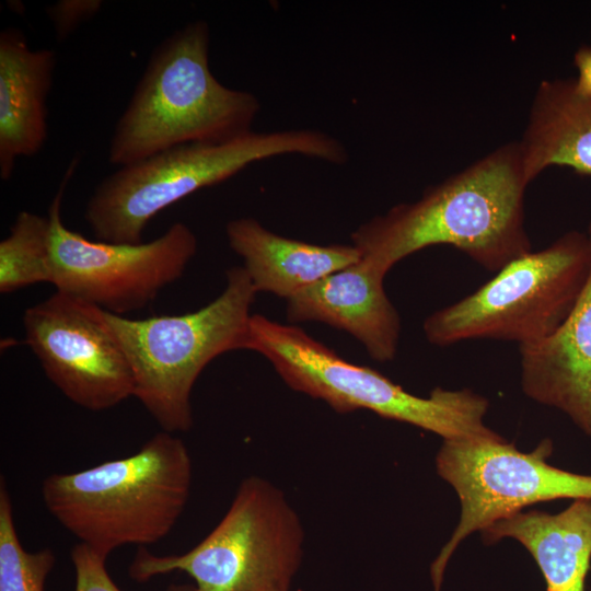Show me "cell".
Returning a JSON list of instances; mask_svg holds the SVG:
<instances>
[{"mask_svg": "<svg viewBox=\"0 0 591 591\" xmlns=\"http://www.w3.org/2000/svg\"><path fill=\"white\" fill-rule=\"evenodd\" d=\"M526 179L520 143L505 144L464 171L351 233L361 258L387 271L425 247L447 244L489 271L531 252L524 228Z\"/></svg>", "mask_w": 591, "mask_h": 591, "instance_id": "obj_1", "label": "cell"}, {"mask_svg": "<svg viewBox=\"0 0 591 591\" xmlns=\"http://www.w3.org/2000/svg\"><path fill=\"white\" fill-rule=\"evenodd\" d=\"M209 43L207 22L194 21L154 49L115 126L112 165H129L183 144L223 143L253 131L260 103L253 93L216 79Z\"/></svg>", "mask_w": 591, "mask_h": 591, "instance_id": "obj_2", "label": "cell"}, {"mask_svg": "<svg viewBox=\"0 0 591 591\" xmlns=\"http://www.w3.org/2000/svg\"><path fill=\"white\" fill-rule=\"evenodd\" d=\"M193 464L185 442L160 431L136 453L45 478L49 513L79 543L107 558L124 545H150L174 528L189 499Z\"/></svg>", "mask_w": 591, "mask_h": 591, "instance_id": "obj_3", "label": "cell"}, {"mask_svg": "<svg viewBox=\"0 0 591 591\" xmlns=\"http://www.w3.org/2000/svg\"><path fill=\"white\" fill-rule=\"evenodd\" d=\"M300 154L329 163L347 161L344 144L317 129L252 131L223 143L178 146L105 177L92 193L84 218L99 241L137 244L149 221L188 195L273 157Z\"/></svg>", "mask_w": 591, "mask_h": 591, "instance_id": "obj_4", "label": "cell"}, {"mask_svg": "<svg viewBox=\"0 0 591 591\" xmlns=\"http://www.w3.org/2000/svg\"><path fill=\"white\" fill-rule=\"evenodd\" d=\"M246 349L265 357L294 391L321 399L335 412L368 409L437 433L443 440L495 438L484 424L489 403L467 390L436 387L416 396L376 370L343 359L303 329L253 314Z\"/></svg>", "mask_w": 591, "mask_h": 591, "instance_id": "obj_5", "label": "cell"}, {"mask_svg": "<svg viewBox=\"0 0 591 591\" xmlns=\"http://www.w3.org/2000/svg\"><path fill=\"white\" fill-rule=\"evenodd\" d=\"M256 293L245 268L231 267L220 296L195 312L131 320L103 310L130 366L134 396L163 431H188L201 371L224 352L246 349Z\"/></svg>", "mask_w": 591, "mask_h": 591, "instance_id": "obj_6", "label": "cell"}, {"mask_svg": "<svg viewBox=\"0 0 591 591\" xmlns=\"http://www.w3.org/2000/svg\"><path fill=\"white\" fill-rule=\"evenodd\" d=\"M303 543L301 520L285 494L251 476L200 543L181 555L158 556L141 548L129 576L144 582L177 570L193 578L195 591H289Z\"/></svg>", "mask_w": 591, "mask_h": 591, "instance_id": "obj_7", "label": "cell"}, {"mask_svg": "<svg viewBox=\"0 0 591 591\" xmlns=\"http://www.w3.org/2000/svg\"><path fill=\"white\" fill-rule=\"evenodd\" d=\"M591 268L587 233L569 231L547 247L510 262L462 300L430 314L427 340L450 346L467 339L534 344L552 335L573 308Z\"/></svg>", "mask_w": 591, "mask_h": 591, "instance_id": "obj_8", "label": "cell"}, {"mask_svg": "<svg viewBox=\"0 0 591 591\" xmlns=\"http://www.w3.org/2000/svg\"><path fill=\"white\" fill-rule=\"evenodd\" d=\"M552 452L549 439L528 453L501 436L443 440L436 467L456 491L461 517L431 566L434 591H440L451 555L470 534L536 502L591 498V475L548 464Z\"/></svg>", "mask_w": 591, "mask_h": 591, "instance_id": "obj_9", "label": "cell"}, {"mask_svg": "<svg viewBox=\"0 0 591 591\" xmlns=\"http://www.w3.org/2000/svg\"><path fill=\"white\" fill-rule=\"evenodd\" d=\"M77 162L70 163L48 210L51 285L57 291L124 316L147 306L164 287L181 278L198 242L183 222L173 223L152 241L137 244L92 241L68 229L61 220V199Z\"/></svg>", "mask_w": 591, "mask_h": 591, "instance_id": "obj_10", "label": "cell"}, {"mask_svg": "<svg viewBox=\"0 0 591 591\" xmlns=\"http://www.w3.org/2000/svg\"><path fill=\"white\" fill-rule=\"evenodd\" d=\"M22 323L45 375L72 403L102 412L134 396L130 366L101 308L56 290Z\"/></svg>", "mask_w": 591, "mask_h": 591, "instance_id": "obj_11", "label": "cell"}, {"mask_svg": "<svg viewBox=\"0 0 591 591\" xmlns=\"http://www.w3.org/2000/svg\"><path fill=\"white\" fill-rule=\"evenodd\" d=\"M385 275L360 258L288 299L287 318L290 323L321 322L345 331L372 359L391 361L397 352L401 318L384 290Z\"/></svg>", "mask_w": 591, "mask_h": 591, "instance_id": "obj_12", "label": "cell"}, {"mask_svg": "<svg viewBox=\"0 0 591 591\" xmlns=\"http://www.w3.org/2000/svg\"><path fill=\"white\" fill-rule=\"evenodd\" d=\"M591 245V223L586 232ZM521 385L533 401L559 409L591 437V268L564 323L520 346Z\"/></svg>", "mask_w": 591, "mask_h": 591, "instance_id": "obj_13", "label": "cell"}, {"mask_svg": "<svg viewBox=\"0 0 591 591\" xmlns=\"http://www.w3.org/2000/svg\"><path fill=\"white\" fill-rule=\"evenodd\" d=\"M56 57L31 49L15 28L0 33V176L8 181L21 157H32L47 137L46 101Z\"/></svg>", "mask_w": 591, "mask_h": 591, "instance_id": "obj_14", "label": "cell"}, {"mask_svg": "<svg viewBox=\"0 0 591 591\" xmlns=\"http://www.w3.org/2000/svg\"><path fill=\"white\" fill-rule=\"evenodd\" d=\"M225 232L256 292L287 300L361 258L352 244L317 245L285 237L253 218L231 220Z\"/></svg>", "mask_w": 591, "mask_h": 591, "instance_id": "obj_15", "label": "cell"}, {"mask_svg": "<svg viewBox=\"0 0 591 591\" xmlns=\"http://www.w3.org/2000/svg\"><path fill=\"white\" fill-rule=\"evenodd\" d=\"M485 543L505 537L533 556L547 591H584L591 563V498L575 499L561 512L519 511L482 531Z\"/></svg>", "mask_w": 591, "mask_h": 591, "instance_id": "obj_16", "label": "cell"}, {"mask_svg": "<svg viewBox=\"0 0 591 591\" xmlns=\"http://www.w3.org/2000/svg\"><path fill=\"white\" fill-rule=\"evenodd\" d=\"M519 143L529 183L553 165L591 175V97L571 79L543 81Z\"/></svg>", "mask_w": 591, "mask_h": 591, "instance_id": "obj_17", "label": "cell"}, {"mask_svg": "<svg viewBox=\"0 0 591 591\" xmlns=\"http://www.w3.org/2000/svg\"><path fill=\"white\" fill-rule=\"evenodd\" d=\"M51 222L21 211L0 242V292L3 294L38 283L53 282Z\"/></svg>", "mask_w": 591, "mask_h": 591, "instance_id": "obj_18", "label": "cell"}, {"mask_svg": "<svg viewBox=\"0 0 591 591\" xmlns=\"http://www.w3.org/2000/svg\"><path fill=\"white\" fill-rule=\"evenodd\" d=\"M56 561L46 547L30 553L18 536L13 506L5 482L0 483V591H44Z\"/></svg>", "mask_w": 591, "mask_h": 591, "instance_id": "obj_19", "label": "cell"}, {"mask_svg": "<svg viewBox=\"0 0 591 591\" xmlns=\"http://www.w3.org/2000/svg\"><path fill=\"white\" fill-rule=\"evenodd\" d=\"M71 560L76 572L74 591H120L105 568L106 557L78 543L71 551Z\"/></svg>", "mask_w": 591, "mask_h": 591, "instance_id": "obj_20", "label": "cell"}, {"mask_svg": "<svg viewBox=\"0 0 591 591\" xmlns=\"http://www.w3.org/2000/svg\"><path fill=\"white\" fill-rule=\"evenodd\" d=\"M102 5L101 0H60L48 7L47 14L57 39H66L83 22L94 16Z\"/></svg>", "mask_w": 591, "mask_h": 591, "instance_id": "obj_21", "label": "cell"}, {"mask_svg": "<svg viewBox=\"0 0 591 591\" xmlns=\"http://www.w3.org/2000/svg\"><path fill=\"white\" fill-rule=\"evenodd\" d=\"M578 78L573 80L576 91L591 97V46L580 47L575 54Z\"/></svg>", "mask_w": 591, "mask_h": 591, "instance_id": "obj_22", "label": "cell"}, {"mask_svg": "<svg viewBox=\"0 0 591 591\" xmlns=\"http://www.w3.org/2000/svg\"><path fill=\"white\" fill-rule=\"evenodd\" d=\"M166 591H195L194 586L189 584H171Z\"/></svg>", "mask_w": 591, "mask_h": 591, "instance_id": "obj_23", "label": "cell"}]
</instances>
